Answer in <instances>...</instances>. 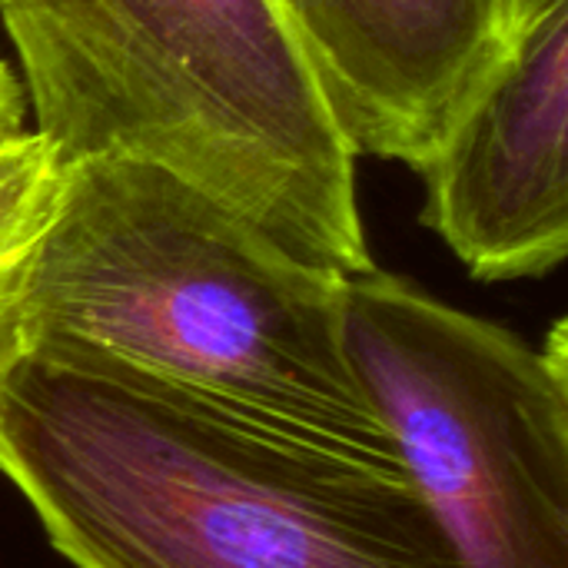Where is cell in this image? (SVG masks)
Wrapping results in <instances>:
<instances>
[{"label": "cell", "instance_id": "4", "mask_svg": "<svg viewBox=\"0 0 568 568\" xmlns=\"http://www.w3.org/2000/svg\"><path fill=\"white\" fill-rule=\"evenodd\" d=\"M349 363L466 568H568V333L499 323L363 270L343 286Z\"/></svg>", "mask_w": 568, "mask_h": 568}, {"label": "cell", "instance_id": "3", "mask_svg": "<svg viewBox=\"0 0 568 568\" xmlns=\"http://www.w3.org/2000/svg\"><path fill=\"white\" fill-rule=\"evenodd\" d=\"M0 20L63 166L153 163L316 266L373 270L356 150L280 0H0Z\"/></svg>", "mask_w": 568, "mask_h": 568}, {"label": "cell", "instance_id": "9", "mask_svg": "<svg viewBox=\"0 0 568 568\" xmlns=\"http://www.w3.org/2000/svg\"><path fill=\"white\" fill-rule=\"evenodd\" d=\"M559 0H499V17H503V30L506 37L519 33L529 20H536L542 10H549Z\"/></svg>", "mask_w": 568, "mask_h": 568}, {"label": "cell", "instance_id": "6", "mask_svg": "<svg viewBox=\"0 0 568 568\" xmlns=\"http://www.w3.org/2000/svg\"><path fill=\"white\" fill-rule=\"evenodd\" d=\"M356 156L419 170L506 53L499 0H280Z\"/></svg>", "mask_w": 568, "mask_h": 568}, {"label": "cell", "instance_id": "5", "mask_svg": "<svg viewBox=\"0 0 568 568\" xmlns=\"http://www.w3.org/2000/svg\"><path fill=\"white\" fill-rule=\"evenodd\" d=\"M426 223L476 280H532L568 253V0L519 33L416 170Z\"/></svg>", "mask_w": 568, "mask_h": 568}, {"label": "cell", "instance_id": "2", "mask_svg": "<svg viewBox=\"0 0 568 568\" xmlns=\"http://www.w3.org/2000/svg\"><path fill=\"white\" fill-rule=\"evenodd\" d=\"M346 273L140 160L67 166L30 353L113 359L303 443L399 463L343 336Z\"/></svg>", "mask_w": 568, "mask_h": 568}, {"label": "cell", "instance_id": "8", "mask_svg": "<svg viewBox=\"0 0 568 568\" xmlns=\"http://www.w3.org/2000/svg\"><path fill=\"white\" fill-rule=\"evenodd\" d=\"M27 130V93L23 83L0 60V143L20 136Z\"/></svg>", "mask_w": 568, "mask_h": 568}, {"label": "cell", "instance_id": "1", "mask_svg": "<svg viewBox=\"0 0 568 568\" xmlns=\"http://www.w3.org/2000/svg\"><path fill=\"white\" fill-rule=\"evenodd\" d=\"M0 476L73 568H466L399 463L97 356L7 376Z\"/></svg>", "mask_w": 568, "mask_h": 568}, {"label": "cell", "instance_id": "7", "mask_svg": "<svg viewBox=\"0 0 568 568\" xmlns=\"http://www.w3.org/2000/svg\"><path fill=\"white\" fill-rule=\"evenodd\" d=\"M67 166L37 133L0 143V386L30 356V286Z\"/></svg>", "mask_w": 568, "mask_h": 568}]
</instances>
